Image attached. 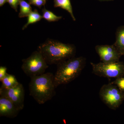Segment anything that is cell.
Masks as SVG:
<instances>
[{
    "mask_svg": "<svg viewBox=\"0 0 124 124\" xmlns=\"http://www.w3.org/2000/svg\"><path fill=\"white\" fill-rule=\"evenodd\" d=\"M37 50L41 52L48 65H57L73 57L76 52L74 45L65 44L49 38L40 44Z\"/></svg>",
    "mask_w": 124,
    "mask_h": 124,
    "instance_id": "1",
    "label": "cell"
},
{
    "mask_svg": "<svg viewBox=\"0 0 124 124\" xmlns=\"http://www.w3.org/2000/svg\"><path fill=\"white\" fill-rule=\"evenodd\" d=\"M54 75L52 73L47 72L31 78L29 94L38 104H44L55 95Z\"/></svg>",
    "mask_w": 124,
    "mask_h": 124,
    "instance_id": "2",
    "label": "cell"
},
{
    "mask_svg": "<svg viewBox=\"0 0 124 124\" xmlns=\"http://www.w3.org/2000/svg\"><path fill=\"white\" fill-rule=\"evenodd\" d=\"M86 63L84 57L71 58L57 64V69L54 75L55 88L61 85L67 84L74 80L79 76Z\"/></svg>",
    "mask_w": 124,
    "mask_h": 124,
    "instance_id": "3",
    "label": "cell"
},
{
    "mask_svg": "<svg viewBox=\"0 0 124 124\" xmlns=\"http://www.w3.org/2000/svg\"><path fill=\"white\" fill-rule=\"evenodd\" d=\"M22 61V70L31 78L44 74L49 67L42 54L38 50L33 52L29 57Z\"/></svg>",
    "mask_w": 124,
    "mask_h": 124,
    "instance_id": "4",
    "label": "cell"
},
{
    "mask_svg": "<svg viewBox=\"0 0 124 124\" xmlns=\"http://www.w3.org/2000/svg\"><path fill=\"white\" fill-rule=\"evenodd\" d=\"M101 100L111 109L116 110L124 100V93L111 83L103 85L99 92Z\"/></svg>",
    "mask_w": 124,
    "mask_h": 124,
    "instance_id": "5",
    "label": "cell"
},
{
    "mask_svg": "<svg viewBox=\"0 0 124 124\" xmlns=\"http://www.w3.org/2000/svg\"><path fill=\"white\" fill-rule=\"evenodd\" d=\"M93 73L98 76L115 78L124 76V64L120 62L110 63L91 62Z\"/></svg>",
    "mask_w": 124,
    "mask_h": 124,
    "instance_id": "6",
    "label": "cell"
},
{
    "mask_svg": "<svg viewBox=\"0 0 124 124\" xmlns=\"http://www.w3.org/2000/svg\"><path fill=\"white\" fill-rule=\"evenodd\" d=\"M24 87L20 83L10 88H0V96L7 98L20 111L24 107Z\"/></svg>",
    "mask_w": 124,
    "mask_h": 124,
    "instance_id": "7",
    "label": "cell"
},
{
    "mask_svg": "<svg viewBox=\"0 0 124 124\" xmlns=\"http://www.w3.org/2000/svg\"><path fill=\"white\" fill-rule=\"evenodd\" d=\"M95 50L100 60L105 63L119 62L122 55L114 44L97 45L95 46Z\"/></svg>",
    "mask_w": 124,
    "mask_h": 124,
    "instance_id": "8",
    "label": "cell"
},
{
    "mask_svg": "<svg viewBox=\"0 0 124 124\" xmlns=\"http://www.w3.org/2000/svg\"><path fill=\"white\" fill-rule=\"evenodd\" d=\"M20 111L10 100L5 97L0 96V116L15 118Z\"/></svg>",
    "mask_w": 124,
    "mask_h": 124,
    "instance_id": "9",
    "label": "cell"
},
{
    "mask_svg": "<svg viewBox=\"0 0 124 124\" xmlns=\"http://www.w3.org/2000/svg\"><path fill=\"white\" fill-rule=\"evenodd\" d=\"M122 55L124 53V26L119 27L116 33V41L114 44Z\"/></svg>",
    "mask_w": 124,
    "mask_h": 124,
    "instance_id": "10",
    "label": "cell"
},
{
    "mask_svg": "<svg viewBox=\"0 0 124 124\" xmlns=\"http://www.w3.org/2000/svg\"><path fill=\"white\" fill-rule=\"evenodd\" d=\"M54 7H60L66 10L70 14L72 20L76 21L70 0H54Z\"/></svg>",
    "mask_w": 124,
    "mask_h": 124,
    "instance_id": "11",
    "label": "cell"
},
{
    "mask_svg": "<svg viewBox=\"0 0 124 124\" xmlns=\"http://www.w3.org/2000/svg\"><path fill=\"white\" fill-rule=\"evenodd\" d=\"M2 83L0 89H8L13 88L19 84L15 76L7 73L1 81Z\"/></svg>",
    "mask_w": 124,
    "mask_h": 124,
    "instance_id": "12",
    "label": "cell"
},
{
    "mask_svg": "<svg viewBox=\"0 0 124 124\" xmlns=\"http://www.w3.org/2000/svg\"><path fill=\"white\" fill-rule=\"evenodd\" d=\"M19 6L20 11L18 14L19 17L22 18L27 17L32 11L31 4L28 3L24 0H20Z\"/></svg>",
    "mask_w": 124,
    "mask_h": 124,
    "instance_id": "13",
    "label": "cell"
},
{
    "mask_svg": "<svg viewBox=\"0 0 124 124\" xmlns=\"http://www.w3.org/2000/svg\"><path fill=\"white\" fill-rule=\"evenodd\" d=\"M27 22L23 26L22 30H24L27 27L29 24H33L40 21L43 18L42 16L41 15L38 10L35 9L29 14L27 17Z\"/></svg>",
    "mask_w": 124,
    "mask_h": 124,
    "instance_id": "14",
    "label": "cell"
},
{
    "mask_svg": "<svg viewBox=\"0 0 124 124\" xmlns=\"http://www.w3.org/2000/svg\"><path fill=\"white\" fill-rule=\"evenodd\" d=\"M42 17L49 22H57L62 18V16H57L52 11L46 9L45 7L42 9Z\"/></svg>",
    "mask_w": 124,
    "mask_h": 124,
    "instance_id": "15",
    "label": "cell"
},
{
    "mask_svg": "<svg viewBox=\"0 0 124 124\" xmlns=\"http://www.w3.org/2000/svg\"><path fill=\"white\" fill-rule=\"evenodd\" d=\"M112 84L116 85L120 90L124 93V76L116 78Z\"/></svg>",
    "mask_w": 124,
    "mask_h": 124,
    "instance_id": "16",
    "label": "cell"
},
{
    "mask_svg": "<svg viewBox=\"0 0 124 124\" xmlns=\"http://www.w3.org/2000/svg\"><path fill=\"white\" fill-rule=\"evenodd\" d=\"M31 5H33L40 8L43 6L45 5L46 0H29Z\"/></svg>",
    "mask_w": 124,
    "mask_h": 124,
    "instance_id": "17",
    "label": "cell"
},
{
    "mask_svg": "<svg viewBox=\"0 0 124 124\" xmlns=\"http://www.w3.org/2000/svg\"><path fill=\"white\" fill-rule=\"evenodd\" d=\"M20 0H7V2L9 3L12 8L14 9L16 12H17L18 6L19 5Z\"/></svg>",
    "mask_w": 124,
    "mask_h": 124,
    "instance_id": "18",
    "label": "cell"
},
{
    "mask_svg": "<svg viewBox=\"0 0 124 124\" xmlns=\"http://www.w3.org/2000/svg\"><path fill=\"white\" fill-rule=\"evenodd\" d=\"M7 68L5 66L0 67V81L7 75Z\"/></svg>",
    "mask_w": 124,
    "mask_h": 124,
    "instance_id": "19",
    "label": "cell"
},
{
    "mask_svg": "<svg viewBox=\"0 0 124 124\" xmlns=\"http://www.w3.org/2000/svg\"><path fill=\"white\" fill-rule=\"evenodd\" d=\"M7 2V0H0V7H2Z\"/></svg>",
    "mask_w": 124,
    "mask_h": 124,
    "instance_id": "20",
    "label": "cell"
},
{
    "mask_svg": "<svg viewBox=\"0 0 124 124\" xmlns=\"http://www.w3.org/2000/svg\"><path fill=\"white\" fill-rule=\"evenodd\" d=\"M98 0L100 1H111L114 0Z\"/></svg>",
    "mask_w": 124,
    "mask_h": 124,
    "instance_id": "21",
    "label": "cell"
},
{
    "mask_svg": "<svg viewBox=\"0 0 124 124\" xmlns=\"http://www.w3.org/2000/svg\"></svg>",
    "mask_w": 124,
    "mask_h": 124,
    "instance_id": "22",
    "label": "cell"
}]
</instances>
